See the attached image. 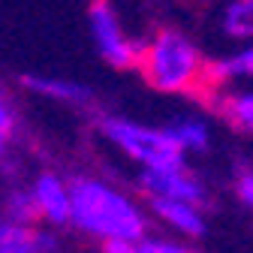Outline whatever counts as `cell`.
Wrapping results in <instances>:
<instances>
[{
  "instance_id": "6da1fadb",
  "label": "cell",
  "mask_w": 253,
  "mask_h": 253,
  "mask_svg": "<svg viewBox=\"0 0 253 253\" xmlns=\"http://www.w3.org/2000/svg\"><path fill=\"white\" fill-rule=\"evenodd\" d=\"M70 178V229L87 241H139L154 229L145 199L121 181L97 172H76Z\"/></svg>"
},
{
  "instance_id": "9a60e30c",
  "label": "cell",
  "mask_w": 253,
  "mask_h": 253,
  "mask_svg": "<svg viewBox=\"0 0 253 253\" xmlns=\"http://www.w3.org/2000/svg\"><path fill=\"white\" fill-rule=\"evenodd\" d=\"M232 193L238 205L247 214H253V163H238L232 169Z\"/></svg>"
},
{
  "instance_id": "ba28073f",
  "label": "cell",
  "mask_w": 253,
  "mask_h": 253,
  "mask_svg": "<svg viewBox=\"0 0 253 253\" xmlns=\"http://www.w3.org/2000/svg\"><path fill=\"white\" fill-rule=\"evenodd\" d=\"M151 223L163 226V232L184 238V241H202L208 235V214L202 205H190L178 199H145Z\"/></svg>"
},
{
  "instance_id": "2e32d148",
  "label": "cell",
  "mask_w": 253,
  "mask_h": 253,
  "mask_svg": "<svg viewBox=\"0 0 253 253\" xmlns=\"http://www.w3.org/2000/svg\"><path fill=\"white\" fill-rule=\"evenodd\" d=\"M12 139H15V109L6 97V90L0 87V160H6Z\"/></svg>"
},
{
  "instance_id": "8fae6325",
  "label": "cell",
  "mask_w": 253,
  "mask_h": 253,
  "mask_svg": "<svg viewBox=\"0 0 253 253\" xmlns=\"http://www.w3.org/2000/svg\"><path fill=\"white\" fill-rule=\"evenodd\" d=\"M21 87L37 93V97H45L51 103L70 106V109H87L97 103V93H93L90 84L79 82V79H67V76H48V73H30L21 79Z\"/></svg>"
},
{
  "instance_id": "5bb4252c",
  "label": "cell",
  "mask_w": 253,
  "mask_h": 253,
  "mask_svg": "<svg viewBox=\"0 0 253 253\" xmlns=\"http://www.w3.org/2000/svg\"><path fill=\"white\" fill-rule=\"evenodd\" d=\"M130 253H202V250L193 241L175 238L169 232H148L139 241H133V250Z\"/></svg>"
},
{
  "instance_id": "3957f363",
  "label": "cell",
  "mask_w": 253,
  "mask_h": 253,
  "mask_svg": "<svg viewBox=\"0 0 253 253\" xmlns=\"http://www.w3.org/2000/svg\"><path fill=\"white\" fill-rule=\"evenodd\" d=\"M97 136L112 151H118L126 163H133L136 169H157V166H169V163L184 160L175 151V145L169 142V136L163 133L160 124L103 112V115H97Z\"/></svg>"
},
{
  "instance_id": "7c38bea8",
  "label": "cell",
  "mask_w": 253,
  "mask_h": 253,
  "mask_svg": "<svg viewBox=\"0 0 253 253\" xmlns=\"http://www.w3.org/2000/svg\"><path fill=\"white\" fill-rule=\"evenodd\" d=\"M253 84V42H238L208 57V87Z\"/></svg>"
},
{
  "instance_id": "4fadbf2b",
  "label": "cell",
  "mask_w": 253,
  "mask_h": 253,
  "mask_svg": "<svg viewBox=\"0 0 253 253\" xmlns=\"http://www.w3.org/2000/svg\"><path fill=\"white\" fill-rule=\"evenodd\" d=\"M217 30L226 42H253V0H223L217 9Z\"/></svg>"
},
{
  "instance_id": "277c9868",
  "label": "cell",
  "mask_w": 253,
  "mask_h": 253,
  "mask_svg": "<svg viewBox=\"0 0 253 253\" xmlns=\"http://www.w3.org/2000/svg\"><path fill=\"white\" fill-rule=\"evenodd\" d=\"M84 21H87L90 45L100 54V60L106 67H112V70H136L142 40H136L130 34V27L124 24V15H121L115 0H90Z\"/></svg>"
},
{
  "instance_id": "7a4b0ae2",
  "label": "cell",
  "mask_w": 253,
  "mask_h": 253,
  "mask_svg": "<svg viewBox=\"0 0 253 253\" xmlns=\"http://www.w3.org/2000/svg\"><path fill=\"white\" fill-rule=\"evenodd\" d=\"M136 70L148 87L166 97L208 90V57L199 42L175 24H160L142 40Z\"/></svg>"
},
{
  "instance_id": "30bf717a",
  "label": "cell",
  "mask_w": 253,
  "mask_h": 253,
  "mask_svg": "<svg viewBox=\"0 0 253 253\" xmlns=\"http://www.w3.org/2000/svg\"><path fill=\"white\" fill-rule=\"evenodd\" d=\"M0 253H60V232L0 214Z\"/></svg>"
},
{
  "instance_id": "5b68a950",
  "label": "cell",
  "mask_w": 253,
  "mask_h": 253,
  "mask_svg": "<svg viewBox=\"0 0 253 253\" xmlns=\"http://www.w3.org/2000/svg\"><path fill=\"white\" fill-rule=\"evenodd\" d=\"M136 190L142 199H178L202 208H208L211 202L208 181L193 169L190 160L157 166V169H136Z\"/></svg>"
},
{
  "instance_id": "9c48e42d",
  "label": "cell",
  "mask_w": 253,
  "mask_h": 253,
  "mask_svg": "<svg viewBox=\"0 0 253 253\" xmlns=\"http://www.w3.org/2000/svg\"><path fill=\"white\" fill-rule=\"evenodd\" d=\"M205 100L211 112L238 136L253 139V84H229V87H208Z\"/></svg>"
},
{
  "instance_id": "52a82bcc",
  "label": "cell",
  "mask_w": 253,
  "mask_h": 253,
  "mask_svg": "<svg viewBox=\"0 0 253 253\" xmlns=\"http://www.w3.org/2000/svg\"><path fill=\"white\" fill-rule=\"evenodd\" d=\"M163 133L169 136V142L175 145V151L184 157V160H196V157H205L214 148V121L199 112V109H184L169 115L163 124Z\"/></svg>"
},
{
  "instance_id": "8992f818",
  "label": "cell",
  "mask_w": 253,
  "mask_h": 253,
  "mask_svg": "<svg viewBox=\"0 0 253 253\" xmlns=\"http://www.w3.org/2000/svg\"><path fill=\"white\" fill-rule=\"evenodd\" d=\"M34 220L48 229H67L70 226V178L54 169H40L27 184Z\"/></svg>"
}]
</instances>
